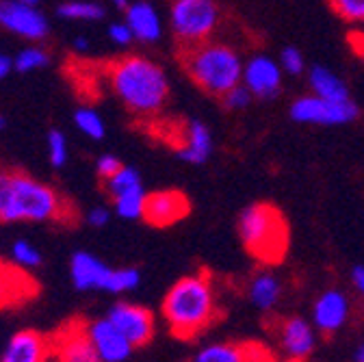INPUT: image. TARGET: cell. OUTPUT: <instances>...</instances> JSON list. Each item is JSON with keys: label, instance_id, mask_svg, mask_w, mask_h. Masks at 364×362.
<instances>
[{"label": "cell", "instance_id": "6da1fadb", "mask_svg": "<svg viewBox=\"0 0 364 362\" xmlns=\"http://www.w3.org/2000/svg\"><path fill=\"white\" fill-rule=\"evenodd\" d=\"M111 94L134 117L152 122L169 102L171 85L165 68L144 55H124L105 65Z\"/></svg>", "mask_w": 364, "mask_h": 362}, {"label": "cell", "instance_id": "7a4b0ae2", "mask_svg": "<svg viewBox=\"0 0 364 362\" xmlns=\"http://www.w3.org/2000/svg\"><path fill=\"white\" fill-rule=\"evenodd\" d=\"M70 223L74 208L48 183L26 171L0 167V223Z\"/></svg>", "mask_w": 364, "mask_h": 362}, {"label": "cell", "instance_id": "3957f363", "mask_svg": "<svg viewBox=\"0 0 364 362\" xmlns=\"http://www.w3.org/2000/svg\"><path fill=\"white\" fill-rule=\"evenodd\" d=\"M161 312L176 339L191 341L200 336L219 316L217 293L210 276L204 271L182 276L167 291Z\"/></svg>", "mask_w": 364, "mask_h": 362}, {"label": "cell", "instance_id": "277c9868", "mask_svg": "<svg viewBox=\"0 0 364 362\" xmlns=\"http://www.w3.org/2000/svg\"><path fill=\"white\" fill-rule=\"evenodd\" d=\"M180 63L185 74L200 92L221 98L232 87L243 82V57L225 41H204L193 48L180 50Z\"/></svg>", "mask_w": 364, "mask_h": 362}, {"label": "cell", "instance_id": "5b68a950", "mask_svg": "<svg viewBox=\"0 0 364 362\" xmlns=\"http://www.w3.org/2000/svg\"><path fill=\"white\" fill-rule=\"evenodd\" d=\"M243 247L260 262L273 265L287 256L291 233L282 211L267 202H256L243 208L237 221Z\"/></svg>", "mask_w": 364, "mask_h": 362}, {"label": "cell", "instance_id": "8992f818", "mask_svg": "<svg viewBox=\"0 0 364 362\" xmlns=\"http://www.w3.org/2000/svg\"><path fill=\"white\" fill-rule=\"evenodd\" d=\"M70 280L76 291H105L113 295L130 293L141 284V274L134 267H109L91 252H74L70 258Z\"/></svg>", "mask_w": 364, "mask_h": 362}, {"label": "cell", "instance_id": "52a82bcc", "mask_svg": "<svg viewBox=\"0 0 364 362\" xmlns=\"http://www.w3.org/2000/svg\"><path fill=\"white\" fill-rule=\"evenodd\" d=\"M221 24L215 0H173L169 7V31L180 50L210 41Z\"/></svg>", "mask_w": 364, "mask_h": 362}, {"label": "cell", "instance_id": "ba28073f", "mask_svg": "<svg viewBox=\"0 0 364 362\" xmlns=\"http://www.w3.org/2000/svg\"><path fill=\"white\" fill-rule=\"evenodd\" d=\"M289 115L304 126H347L360 117V107L353 98L347 102H332L314 94H304L291 102Z\"/></svg>", "mask_w": 364, "mask_h": 362}, {"label": "cell", "instance_id": "9c48e42d", "mask_svg": "<svg viewBox=\"0 0 364 362\" xmlns=\"http://www.w3.org/2000/svg\"><path fill=\"white\" fill-rule=\"evenodd\" d=\"M163 142L169 144L178 161L189 163V165H204L210 161L215 152L213 130L202 119H187L178 124L176 132L171 128Z\"/></svg>", "mask_w": 364, "mask_h": 362}, {"label": "cell", "instance_id": "30bf717a", "mask_svg": "<svg viewBox=\"0 0 364 362\" xmlns=\"http://www.w3.org/2000/svg\"><path fill=\"white\" fill-rule=\"evenodd\" d=\"M0 28L31 43H39L48 37L50 22L39 7H28L20 0H0Z\"/></svg>", "mask_w": 364, "mask_h": 362}, {"label": "cell", "instance_id": "8fae6325", "mask_svg": "<svg viewBox=\"0 0 364 362\" xmlns=\"http://www.w3.org/2000/svg\"><path fill=\"white\" fill-rule=\"evenodd\" d=\"M284 72L280 63L264 55L256 53L243 63V85L250 89L254 100H273L282 92Z\"/></svg>", "mask_w": 364, "mask_h": 362}, {"label": "cell", "instance_id": "7c38bea8", "mask_svg": "<svg viewBox=\"0 0 364 362\" xmlns=\"http://www.w3.org/2000/svg\"><path fill=\"white\" fill-rule=\"evenodd\" d=\"M107 319L132 343V347H144L154 336V314L146 306L130 304V302H115Z\"/></svg>", "mask_w": 364, "mask_h": 362}, {"label": "cell", "instance_id": "4fadbf2b", "mask_svg": "<svg viewBox=\"0 0 364 362\" xmlns=\"http://www.w3.org/2000/svg\"><path fill=\"white\" fill-rule=\"evenodd\" d=\"M53 345V360L57 362H102L96 347L91 345L85 321L76 319L59 328L50 336Z\"/></svg>", "mask_w": 364, "mask_h": 362}, {"label": "cell", "instance_id": "5bb4252c", "mask_svg": "<svg viewBox=\"0 0 364 362\" xmlns=\"http://www.w3.org/2000/svg\"><path fill=\"white\" fill-rule=\"evenodd\" d=\"M191 213L189 198L178 189H161L152 191L146 198L144 221L154 228H169V225L182 221Z\"/></svg>", "mask_w": 364, "mask_h": 362}, {"label": "cell", "instance_id": "9a60e30c", "mask_svg": "<svg viewBox=\"0 0 364 362\" xmlns=\"http://www.w3.org/2000/svg\"><path fill=\"white\" fill-rule=\"evenodd\" d=\"M85 330L102 362H126L134 351L132 343L107 319V314L85 321Z\"/></svg>", "mask_w": 364, "mask_h": 362}, {"label": "cell", "instance_id": "2e32d148", "mask_svg": "<svg viewBox=\"0 0 364 362\" xmlns=\"http://www.w3.org/2000/svg\"><path fill=\"white\" fill-rule=\"evenodd\" d=\"M278 343L289 362L308 360L316 347V328H312L304 316H289L278 328Z\"/></svg>", "mask_w": 364, "mask_h": 362}, {"label": "cell", "instance_id": "e0dca14e", "mask_svg": "<svg viewBox=\"0 0 364 362\" xmlns=\"http://www.w3.org/2000/svg\"><path fill=\"white\" fill-rule=\"evenodd\" d=\"M124 22L130 26L134 41L144 43V46H152V43L163 39L165 22L156 5L150 0H130L124 9Z\"/></svg>", "mask_w": 364, "mask_h": 362}, {"label": "cell", "instance_id": "ac0fdd59", "mask_svg": "<svg viewBox=\"0 0 364 362\" xmlns=\"http://www.w3.org/2000/svg\"><path fill=\"white\" fill-rule=\"evenodd\" d=\"M349 297L341 289H326L312 306V324L318 332L336 334L349 321Z\"/></svg>", "mask_w": 364, "mask_h": 362}, {"label": "cell", "instance_id": "d6986e66", "mask_svg": "<svg viewBox=\"0 0 364 362\" xmlns=\"http://www.w3.org/2000/svg\"><path fill=\"white\" fill-rule=\"evenodd\" d=\"M48 360H53L50 336L31 328L16 332L7 341L3 353H0V362H48Z\"/></svg>", "mask_w": 364, "mask_h": 362}, {"label": "cell", "instance_id": "ffe728a7", "mask_svg": "<svg viewBox=\"0 0 364 362\" xmlns=\"http://www.w3.org/2000/svg\"><path fill=\"white\" fill-rule=\"evenodd\" d=\"M306 80H308V87H310V94H314L318 98H326V100H332V102L351 100V92H349L347 80L328 65L316 63V65L308 68L306 70Z\"/></svg>", "mask_w": 364, "mask_h": 362}, {"label": "cell", "instance_id": "44dd1931", "mask_svg": "<svg viewBox=\"0 0 364 362\" xmlns=\"http://www.w3.org/2000/svg\"><path fill=\"white\" fill-rule=\"evenodd\" d=\"M247 297L258 310H273L282 297V282L271 271H258L247 287Z\"/></svg>", "mask_w": 364, "mask_h": 362}, {"label": "cell", "instance_id": "7402d4cb", "mask_svg": "<svg viewBox=\"0 0 364 362\" xmlns=\"http://www.w3.org/2000/svg\"><path fill=\"white\" fill-rule=\"evenodd\" d=\"M35 284L26 280L22 269L14 267H0V306H9L18 302L22 295H31Z\"/></svg>", "mask_w": 364, "mask_h": 362}, {"label": "cell", "instance_id": "603a6c76", "mask_svg": "<svg viewBox=\"0 0 364 362\" xmlns=\"http://www.w3.org/2000/svg\"><path fill=\"white\" fill-rule=\"evenodd\" d=\"M57 16L65 22H100L107 9L98 0H65L57 7Z\"/></svg>", "mask_w": 364, "mask_h": 362}, {"label": "cell", "instance_id": "cb8c5ba5", "mask_svg": "<svg viewBox=\"0 0 364 362\" xmlns=\"http://www.w3.org/2000/svg\"><path fill=\"white\" fill-rule=\"evenodd\" d=\"M74 126L91 142H102L107 134V122L94 107H80L74 111Z\"/></svg>", "mask_w": 364, "mask_h": 362}, {"label": "cell", "instance_id": "d4e9b609", "mask_svg": "<svg viewBox=\"0 0 364 362\" xmlns=\"http://www.w3.org/2000/svg\"><path fill=\"white\" fill-rule=\"evenodd\" d=\"M146 198L148 191L144 187L126 191L117 198H113V213L126 221H134V219H144V208H146Z\"/></svg>", "mask_w": 364, "mask_h": 362}, {"label": "cell", "instance_id": "484cf974", "mask_svg": "<svg viewBox=\"0 0 364 362\" xmlns=\"http://www.w3.org/2000/svg\"><path fill=\"white\" fill-rule=\"evenodd\" d=\"M50 65V53L41 43H31L14 57V70L18 74H33Z\"/></svg>", "mask_w": 364, "mask_h": 362}, {"label": "cell", "instance_id": "4316f807", "mask_svg": "<svg viewBox=\"0 0 364 362\" xmlns=\"http://www.w3.org/2000/svg\"><path fill=\"white\" fill-rule=\"evenodd\" d=\"M139 187H144L141 171L136 167H132V165H122L109 180H105V189H107L111 200L126 193V191L139 189Z\"/></svg>", "mask_w": 364, "mask_h": 362}, {"label": "cell", "instance_id": "83f0119b", "mask_svg": "<svg viewBox=\"0 0 364 362\" xmlns=\"http://www.w3.org/2000/svg\"><path fill=\"white\" fill-rule=\"evenodd\" d=\"M189 362H245L243 347L235 343H213L196 351Z\"/></svg>", "mask_w": 364, "mask_h": 362}, {"label": "cell", "instance_id": "f1b7e54d", "mask_svg": "<svg viewBox=\"0 0 364 362\" xmlns=\"http://www.w3.org/2000/svg\"><path fill=\"white\" fill-rule=\"evenodd\" d=\"M9 256H11V265L18 267V269H22V271L37 269V267H41V262H43V256H41L39 247L33 245L28 239H16V241L11 243Z\"/></svg>", "mask_w": 364, "mask_h": 362}, {"label": "cell", "instance_id": "f546056e", "mask_svg": "<svg viewBox=\"0 0 364 362\" xmlns=\"http://www.w3.org/2000/svg\"><path fill=\"white\" fill-rule=\"evenodd\" d=\"M46 152H48V161L55 169H61L70 161V144L65 132L59 128H53L46 134Z\"/></svg>", "mask_w": 364, "mask_h": 362}, {"label": "cell", "instance_id": "4dcf8cb0", "mask_svg": "<svg viewBox=\"0 0 364 362\" xmlns=\"http://www.w3.org/2000/svg\"><path fill=\"white\" fill-rule=\"evenodd\" d=\"M330 9L353 28H364V0H328Z\"/></svg>", "mask_w": 364, "mask_h": 362}, {"label": "cell", "instance_id": "1f68e13d", "mask_svg": "<svg viewBox=\"0 0 364 362\" xmlns=\"http://www.w3.org/2000/svg\"><path fill=\"white\" fill-rule=\"evenodd\" d=\"M278 63H280V68H282V72H284L287 76H301V74H306V70H308L306 59H304V53H301L299 48H295V46L282 48Z\"/></svg>", "mask_w": 364, "mask_h": 362}, {"label": "cell", "instance_id": "d6a6232c", "mask_svg": "<svg viewBox=\"0 0 364 362\" xmlns=\"http://www.w3.org/2000/svg\"><path fill=\"white\" fill-rule=\"evenodd\" d=\"M219 100H221V105H223L225 111H235L237 113V111H245L252 105L254 96L250 94V89L241 82V85L232 87L230 92H228L225 96H221Z\"/></svg>", "mask_w": 364, "mask_h": 362}, {"label": "cell", "instance_id": "836d02e7", "mask_svg": "<svg viewBox=\"0 0 364 362\" xmlns=\"http://www.w3.org/2000/svg\"><path fill=\"white\" fill-rule=\"evenodd\" d=\"M107 35H109V39H111L113 46H117V48H128L130 43H134V35H132L130 26H128L124 20H122V22H113V24H109Z\"/></svg>", "mask_w": 364, "mask_h": 362}, {"label": "cell", "instance_id": "e575fe53", "mask_svg": "<svg viewBox=\"0 0 364 362\" xmlns=\"http://www.w3.org/2000/svg\"><path fill=\"white\" fill-rule=\"evenodd\" d=\"M241 347H243V360L245 362H276L273 351L260 343H245Z\"/></svg>", "mask_w": 364, "mask_h": 362}, {"label": "cell", "instance_id": "d590c367", "mask_svg": "<svg viewBox=\"0 0 364 362\" xmlns=\"http://www.w3.org/2000/svg\"><path fill=\"white\" fill-rule=\"evenodd\" d=\"M122 165H124V163H122L115 154L107 152V154H100V156L96 159V174H98V178L105 183V180H109Z\"/></svg>", "mask_w": 364, "mask_h": 362}, {"label": "cell", "instance_id": "8d00e7d4", "mask_svg": "<svg viewBox=\"0 0 364 362\" xmlns=\"http://www.w3.org/2000/svg\"><path fill=\"white\" fill-rule=\"evenodd\" d=\"M111 215H113V208L98 204L87 213V223L91 228H105V225H109V221H111Z\"/></svg>", "mask_w": 364, "mask_h": 362}, {"label": "cell", "instance_id": "74e56055", "mask_svg": "<svg viewBox=\"0 0 364 362\" xmlns=\"http://www.w3.org/2000/svg\"><path fill=\"white\" fill-rule=\"evenodd\" d=\"M349 46L351 50L355 53V57L362 61L364 65V28H355L351 35H349Z\"/></svg>", "mask_w": 364, "mask_h": 362}, {"label": "cell", "instance_id": "f35d334b", "mask_svg": "<svg viewBox=\"0 0 364 362\" xmlns=\"http://www.w3.org/2000/svg\"><path fill=\"white\" fill-rule=\"evenodd\" d=\"M351 282H353L355 291H358V293L362 295V299H364V265L353 267V271H351Z\"/></svg>", "mask_w": 364, "mask_h": 362}, {"label": "cell", "instance_id": "ab89813d", "mask_svg": "<svg viewBox=\"0 0 364 362\" xmlns=\"http://www.w3.org/2000/svg\"><path fill=\"white\" fill-rule=\"evenodd\" d=\"M14 70V57H9L7 53L0 50V80H5Z\"/></svg>", "mask_w": 364, "mask_h": 362}, {"label": "cell", "instance_id": "60d3db41", "mask_svg": "<svg viewBox=\"0 0 364 362\" xmlns=\"http://www.w3.org/2000/svg\"><path fill=\"white\" fill-rule=\"evenodd\" d=\"M89 48H91V41H89L85 35H78V37L72 41V50H74V53H78V55L89 53Z\"/></svg>", "mask_w": 364, "mask_h": 362}, {"label": "cell", "instance_id": "b9f144b4", "mask_svg": "<svg viewBox=\"0 0 364 362\" xmlns=\"http://www.w3.org/2000/svg\"><path fill=\"white\" fill-rule=\"evenodd\" d=\"M353 362H364V343H360L353 351Z\"/></svg>", "mask_w": 364, "mask_h": 362}, {"label": "cell", "instance_id": "7bdbcfd3", "mask_svg": "<svg viewBox=\"0 0 364 362\" xmlns=\"http://www.w3.org/2000/svg\"><path fill=\"white\" fill-rule=\"evenodd\" d=\"M113 3H115V7H119V9H126L130 0H113Z\"/></svg>", "mask_w": 364, "mask_h": 362}, {"label": "cell", "instance_id": "ee69618b", "mask_svg": "<svg viewBox=\"0 0 364 362\" xmlns=\"http://www.w3.org/2000/svg\"><path fill=\"white\" fill-rule=\"evenodd\" d=\"M20 3H24V5H28V7H39L41 0H20Z\"/></svg>", "mask_w": 364, "mask_h": 362}, {"label": "cell", "instance_id": "f6af8a7d", "mask_svg": "<svg viewBox=\"0 0 364 362\" xmlns=\"http://www.w3.org/2000/svg\"><path fill=\"white\" fill-rule=\"evenodd\" d=\"M5 126H7V119H5L3 115H0V132H3V130H5Z\"/></svg>", "mask_w": 364, "mask_h": 362}, {"label": "cell", "instance_id": "bcb514c9", "mask_svg": "<svg viewBox=\"0 0 364 362\" xmlns=\"http://www.w3.org/2000/svg\"><path fill=\"white\" fill-rule=\"evenodd\" d=\"M301 362H312V360H301Z\"/></svg>", "mask_w": 364, "mask_h": 362}, {"label": "cell", "instance_id": "7dc6e473", "mask_svg": "<svg viewBox=\"0 0 364 362\" xmlns=\"http://www.w3.org/2000/svg\"><path fill=\"white\" fill-rule=\"evenodd\" d=\"M48 362H57V360H48Z\"/></svg>", "mask_w": 364, "mask_h": 362}, {"label": "cell", "instance_id": "c3c4849f", "mask_svg": "<svg viewBox=\"0 0 364 362\" xmlns=\"http://www.w3.org/2000/svg\"><path fill=\"white\" fill-rule=\"evenodd\" d=\"M171 3H173V0H171Z\"/></svg>", "mask_w": 364, "mask_h": 362}]
</instances>
